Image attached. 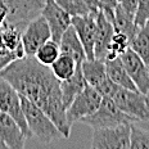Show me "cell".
Wrapping results in <instances>:
<instances>
[{
	"instance_id": "29",
	"label": "cell",
	"mask_w": 149,
	"mask_h": 149,
	"mask_svg": "<svg viewBox=\"0 0 149 149\" xmlns=\"http://www.w3.org/2000/svg\"><path fill=\"white\" fill-rule=\"evenodd\" d=\"M0 149H9V147L7 145V143L3 140V139H0Z\"/></svg>"
},
{
	"instance_id": "3",
	"label": "cell",
	"mask_w": 149,
	"mask_h": 149,
	"mask_svg": "<svg viewBox=\"0 0 149 149\" xmlns=\"http://www.w3.org/2000/svg\"><path fill=\"white\" fill-rule=\"evenodd\" d=\"M109 98L122 112L138 121H149V98L148 94L139 90H130L117 85Z\"/></svg>"
},
{
	"instance_id": "18",
	"label": "cell",
	"mask_w": 149,
	"mask_h": 149,
	"mask_svg": "<svg viewBox=\"0 0 149 149\" xmlns=\"http://www.w3.org/2000/svg\"><path fill=\"white\" fill-rule=\"evenodd\" d=\"M59 48L61 53H66L70 54L71 57H73L76 59L77 63L81 64L86 59V54L84 50V46L80 41L79 36H77L76 31L71 24L70 27L66 30V32L63 33L61 41H59Z\"/></svg>"
},
{
	"instance_id": "19",
	"label": "cell",
	"mask_w": 149,
	"mask_h": 149,
	"mask_svg": "<svg viewBox=\"0 0 149 149\" xmlns=\"http://www.w3.org/2000/svg\"><path fill=\"white\" fill-rule=\"evenodd\" d=\"M79 64L80 63H77L76 59H74L73 57H71L70 54L61 53L57 59L53 62V64L50 66V70H52L53 74H54L59 81H64V80L70 79L74 73V71H76Z\"/></svg>"
},
{
	"instance_id": "11",
	"label": "cell",
	"mask_w": 149,
	"mask_h": 149,
	"mask_svg": "<svg viewBox=\"0 0 149 149\" xmlns=\"http://www.w3.org/2000/svg\"><path fill=\"white\" fill-rule=\"evenodd\" d=\"M97 14L89 13L86 15H73L71 24L76 31L80 41L84 46L86 59H94V46L97 36Z\"/></svg>"
},
{
	"instance_id": "2",
	"label": "cell",
	"mask_w": 149,
	"mask_h": 149,
	"mask_svg": "<svg viewBox=\"0 0 149 149\" xmlns=\"http://www.w3.org/2000/svg\"><path fill=\"white\" fill-rule=\"evenodd\" d=\"M21 105H22L23 116L26 118L27 126H29L32 136H36L37 140L44 144H49L55 139H59L62 132L59 131L52 118L45 113L40 107L21 95Z\"/></svg>"
},
{
	"instance_id": "5",
	"label": "cell",
	"mask_w": 149,
	"mask_h": 149,
	"mask_svg": "<svg viewBox=\"0 0 149 149\" xmlns=\"http://www.w3.org/2000/svg\"><path fill=\"white\" fill-rule=\"evenodd\" d=\"M1 4L7 22L26 27L32 18L40 15L45 0H1Z\"/></svg>"
},
{
	"instance_id": "7",
	"label": "cell",
	"mask_w": 149,
	"mask_h": 149,
	"mask_svg": "<svg viewBox=\"0 0 149 149\" xmlns=\"http://www.w3.org/2000/svg\"><path fill=\"white\" fill-rule=\"evenodd\" d=\"M103 95L97 89L90 85L86 86L66 109V118L68 125L72 127L77 121H81L84 117L94 113L100 104Z\"/></svg>"
},
{
	"instance_id": "27",
	"label": "cell",
	"mask_w": 149,
	"mask_h": 149,
	"mask_svg": "<svg viewBox=\"0 0 149 149\" xmlns=\"http://www.w3.org/2000/svg\"><path fill=\"white\" fill-rule=\"evenodd\" d=\"M99 4H100V10L112 22L114 15V9L117 7V0H99Z\"/></svg>"
},
{
	"instance_id": "28",
	"label": "cell",
	"mask_w": 149,
	"mask_h": 149,
	"mask_svg": "<svg viewBox=\"0 0 149 149\" xmlns=\"http://www.w3.org/2000/svg\"><path fill=\"white\" fill-rule=\"evenodd\" d=\"M139 0H117V5L121 7L130 15H135V10L138 8Z\"/></svg>"
},
{
	"instance_id": "8",
	"label": "cell",
	"mask_w": 149,
	"mask_h": 149,
	"mask_svg": "<svg viewBox=\"0 0 149 149\" xmlns=\"http://www.w3.org/2000/svg\"><path fill=\"white\" fill-rule=\"evenodd\" d=\"M0 111L5 112L10 117H13L15 122L22 129L23 134L26 135L27 139L32 136L29 126H27L26 118L23 116L22 105H21V95L1 76H0Z\"/></svg>"
},
{
	"instance_id": "25",
	"label": "cell",
	"mask_w": 149,
	"mask_h": 149,
	"mask_svg": "<svg viewBox=\"0 0 149 149\" xmlns=\"http://www.w3.org/2000/svg\"><path fill=\"white\" fill-rule=\"evenodd\" d=\"M55 1H57L68 14H71V17H73V15H86L89 13H94V12L90 10V8L85 3V0H55Z\"/></svg>"
},
{
	"instance_id": "21",
	"label": "cell",
	"mask_w": 149,
	"mask_h": 149,
	"mask_svg": "<svg viewBox=\"0 0 149 149\" xmlns=\"http://www.w3.org/2000/svg\"><path fill=\"white\" fill-rule=\"evenodd\" d=\"M112 23H113L114 31L125 33L130 40L132 39V36H134L136 33V31L139 30V27L136 26L134 22V15H130L129 13H126L118 5L114 9V15H113Z\"/></svg>"
},
{
	"instance_id": "14",
	"label": "cell",
	"mask_w": 149,
	"mask_h": 149,
	"mask_svg": "<svg viewBox=\"0 0 149 149\" xmlns=\"http://www.w3.org/2000/svg\"><path fill=\"white\" fill-rule=\"evenodd\" d=\"M113 33H114L113 23L105 17L103 12L99 10L97 14V36H95V46H94L95 59H100V61L107 59Z\"/></svg>"
},
{
	"instance_id": "12",
	"label": "cell",
	"mask_w": 149,
	"mask_h": 149,
	"mask_svg": "<svg viewBox=\"0 0 149 149\" xmlns=\"http://www.w3.org/2000/svg\"><path fill=\"white\" fill-rule=\"evenodd\" d=\"M42 17L49 24L52 32V40L59 42L63 33L71 26V14H68L55 0H45V4L41 9Z\"/></svg>"
},
{
	"instance_id": "4",
	"label": "cell",
	"mask_w": 149,
	"mask_h": 149,
	"mask_svg": "<svg viewBox=\"0 0 149 149\" xmlns=\"http://www.w3.org/2000/svg\"><path fill=\"white\" fill-rule=\"evenodd\" d=\"M80 122L85 123L95 130L122 125V123H132L135 122V120L121 111L109 97H103L98 109L90 116L84 117Z\"/></svg>"
},
{
	"instance_id": "23",
	"label": "cell",
	"mask_w": 149,
	"mask_h": 149,
	"mask_svg": "<svg viewBox=\"0 0 149 149\" xmlns=\"http://www.w3.org/2000/svg\"><path fill=\"white\" fill-rule=\"evenodd\" d=\"M130 127V149H149V130L141 129L134 122Z\"/></svg>"
},
{
	"instance_id": "6",
	"label": "cell",
	"mask_w": 149,
	"mask_h": 149,
	"mask_svg": "<svg viewBox=\"0 0 149 149\" xmlns=\"http://www.w3.org/2000/svg\"><path fill=\"white\" fill-rule=\"evenodd\" d=\"M131 123L95 129L93 134L91 148L94 149H129Z\"/></svg>"
},
{
	"instance_id": "26",
	"label": "cell",
	"mask_w": 149,
	"mask_h": 149,
	"mask_svg": "<svg viewBox=\"0 0 149 149\" xmlns=\"http://www.w3.org/2000/svg\"><path fill=\"white\" fill-rule=\"evenodd\" d=\"M149 21V0H139L135 10L134 22L138 27H143Z\"/></svg>"
},
{
	"instance_id": "10",
	"label": "cell",
	"mask_w": 149,
	"mask_h": 149,
	"mask_svg": "<svg viewBox=\"0 0 149 149\" xmlns=\"http://www.w3.org/2000/svg\"><path fill=\"white\" fill-rule=\"evenodd\" d=\"M81 70L86 82L90 86L97 89L103 97H109L116 84L108 77L104 61L95 59V58L85 59L81 63Z\"/></svg>"
},
{
	"instance_id": "15",
	"label": "cell",
	"mask_w": 149,
	"mask_h": 149,
	"mask_svg": "<svg viewBox=\"0 0 149 149\" xmlns=\"http://www.w3.org/2000/svg\"><path fill=\"white\" fill-rule=\"evenodd\" d=\"M0 139L7 143L9 149H22L27 139L13 117L1 111H0Z\"/></svg>"
},
{
	"instance_id": "13",
	"label": "cell",
	"mask_w": 149,
	"mask_h": 149,
	"mask_svg": "<svg viewBox=\"0 0 149 149\" xmlns=\"http://www.w3.org/2000/svg\"><path fill=\"white\" fill-rule=\"evenodd\" d=\"M120 58L127 73L134 81L136 89L144 94H149V67L145 64V62L131 48L126 49Z\"/></svg>"
},
{
	"instance_id": "1",
	"label": "cell",
	"mask_w": 149,
	"mask_h": 149,
	"mask_svg": "<svg viewBox=\"0 0 149 149\" xmlns=\"http://www.w3.org/2000/svg\"><path fill=\"white\" fill-rule=\"evenodd\" d=\"M0 76L4 77L19 95L26 97L41 108L64 138H70L72 127L66 118L61 81L53 74L50 67L37 62L35 57L24 55L3 67Z\"/></svg>"
},
{
	"instance_id": "16",
	"label": "cell",
	"mask_w": 149,
	"mask_h": 149,
	"mask_svg": "<svg viewBox=\"0 0 149 149\" xmlns=\"http://www.w3.org/2000/svg\"><path fill=\"white\" fill-rule=\"evenodd\" d=\"M89 84L86 82L85 77L82 74L81 64H79L74 71V73L70 79L61 81V90H62V99H63V104L66 109L70 107V104L73 102V99L82 91L84 89L88 86Z\"/></svg>"
},
{
	"instance_id": "22",
	"label": "cell",
	"mask_w": 149,
	"mask_h": 149,
	"mask_svg": "<svg viewBox=\"0 0 149 149\" xmlns=\"http://www.w3.org/2000/svg\"><path fill=\"white\" fill-rule=\"evenodd\" d=\"M59 54H61L59 42H57V41H54V40L50 39L37 49V52L35 53L33 57H35L36 61L40 62L41 64L50 67L53 64V62L57 59Z\"/></svg>"
},
{
	"instance_id": "9",
	"label": "cell",
	"mask_w": 149,
	"mask_h": 149,
	"mask_svg": "<svg viewBox=\"0 0 149 149\" xmlns=\"http://www.w3.org/2000/svg\"><path fill=\"white\" fill-rule=\"evenodd\" d=\"M50 39L52 32L45 18L41 14L32 18L26 24V27L23 29L22 36H21V44H22L24 55L33 57L37 49Z\"/></svg>"
},
{
	"instance_id": "20",
	"label": "cell",
	"mask_w": 149,
	"mask_h": 149,
	"mask_svg": "<svg viewBox=\"0 0 149 149\" xmlns=\"http://www.w3.org/2000/svg\"><path fill=\"white\" fill-rule=\"evenodd\" d=\"M130 48L149 67V21L143 27H139L136 33L130 40Z\"/></svg>"
},
{
	"instance_id": "24",
	"label": "cell",
	"mask_w": 149,
	"mask_h": 149,
	"mask_svg": "<svg viewBox=\"0 0 149 149\" xmlns=\"http://www.w3.org/2000/svg\"><path fill=\"white\" fill-rule=\"evenodd\" d=\"M129 48H130V39L129 37H127L125 33L118 32V31H114L113 36H112V40H111L109 53H108L107 59H112V58L120 57V55Z\"/></svg>"
},
{
	"instance_id": "17",
	"label": "cell",
	"mask_w": 149,
	"mask_h": 149,
	"mask_svg": "<svg viewBox=\"0 0 149 149\" xmlns=\"http://www.w3.org/2000/svg\"><path fill=\"white\" fill-rule=\"evenodd\" d=\"M104 64H105V71H107L108 77H109L114 84H117L118 86L125 88V89L138 90L134 81H132L131 77H130V74L127 73L126 68L123 66L120 57L104 61Z\"/></svg>"
}]
</instances>
